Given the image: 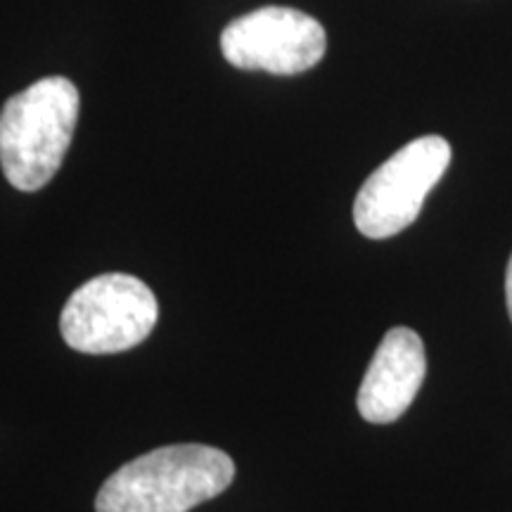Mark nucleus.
Returning a JSON list of instances; mask_svg holds the SVG:
<instances>
[{
    "mask_svg": "<svg viewBox=\"0 0 512 512\" xmlns=\"http://www.w3.org/2000/svg\"><path fill=\"white\" fill-rule=\"evenodd\" d=\"M235 479L226 451L204 444H174L119 467L95 498L98 512H188L211 501Z\"/></svg>",
    "mask_w": 512,
    "mask_h": 512,
    "instance_id": "obj_1",
    "label": "nucleus"
},
{
    "mask_svg": "<svg viewBox=\"0 0 512 512\" xmlns=\"http://www.w3.org/2000/svg\"><path fill=\"white\" fill-rule=\"evenodd\" d=\"M79 88L46 76L12 95L0 112V166L12 188L36 192L53 181L72 145Z\"/></svg>",
    "mask_w": 512,
    "mask_h": 512,
    "instance_id": "obj_2",
    "label": "nucleus"
},
{
    "mask_svg": "<svg viewBox=\"0 0 512 512\" xmlns=\"http://www.w3.org/2000/svg\"><path fill=\"white\" fill-rule=\"evenodd\" d=\"M157 318V297L143 280L128 273H105L69 297L60 330L64 342L81 354H119L145 342Z\"/></svg>",
    "mask_w": 512,
    "mask_h": 512,
    "instance_id": "obj_3",
    "label": "nucleus"
},
{
    "mask_svg": "<svg viewBox=\"0 0 512 512\" xmlns=\"http://www.w3.org/2000/svg\"><path fill=\"white\" fill-rule=\"evenodd\" d=\"M451 145L441 136H422L377 166L358 190L354 223L370 240L399 235L418 219L425 197L446 174Z\"/></svg>",
    "mask_w": 512,
    "mask_h": 512,
    "instance_id": "obj_4",
    "label": "nucleus"
},
{
    "mask_svg": "<svg viewBox=\"0 0 512 512\" xmlns=\"http://www.w3.org/2000/svg\"><path fill=\"white\" fill-rule=\"evenodd\" d=\"M328 48L323 24L302 10L266 5L228 24L221 34V53L245 72L294 76L309 72Z\"/></svg>",
    "mask_w": 512,
    "mask_h": 512,
    "instance_id": "obj_5",
    "label": "nucleus"
},
{
    "mask_svg": "<svg viewBox=\"0 0 512 512\" xmlns=\"http://www.w3.org/2000/svg\"><path fill=\"white\" fill-rule=\"evenodd\" d=\"M427 373L425 344L411 328H392L377 347L358 389V413L375 425L399 420Z\"/></svg>",
    "mask_w": 512,
    "mask_h": 512,
    "instance_id": "obj_6",
    "label": "nucleus"
},
{
    "mask_svg": "<svg viewBox=\"0 0 512 512\" xmlns=\"http://www.w3.org/2000/svg\"><path fill=\"white\" fill-rule=\"evenodd\" d=\"M505 299H508V313L512 320V256L508 261V271H505Z\"/></svg>",
    "mask_w": 512,
    "mask_h": 512,
    "instance_id": "obj_7",
    "label": "nucleus"
}]
</instances>
